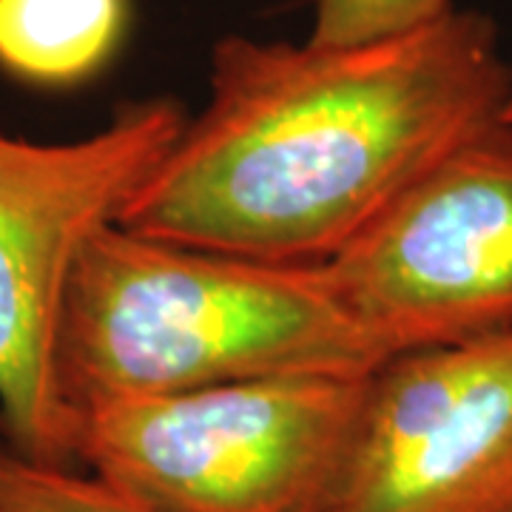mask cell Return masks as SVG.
<instances>
[{"mask_svg":"<svg viewBox=\"0 0 512 512\" xmlns=\"http://www.w3.org/2000/svg\"><path fill=\"white\" fill-rule=\"evenodd\" d=\"M510 92L498 26L476 9L362 46L225 35L208 103L117 225L268 265H325L498 120Z\"/></svg>","mask_w":512,"mask_h":512,"instance_id":"1","label":"cell"},{"mask_svg":"<svg viewBox=\"0 0 512 512\" xmlns=\"http://www.w3.org/2000/svg\"><path fill=\"white\" fill-rule=\"evenodd\" d=\"M384 359L319 265L214 254L117 222L77 256L55 330L57 390L74 421L100 404L220 384L356 379Z\"/></svg>","mask_w":512,"mask_h":512,"instance_id":"2","label":"cell"},{"mask_svg":"<svg viewBox=\"0 0 512 512\" xmlns=\"http://www.w3.org/2000/svg\"><path fill=\"white\" fill-rule=\"evenodd\" d=\"M367 376H285L80 413L77 467L157 512H325Z\"/></svg>","mask_w":512,"mask_h":512,"instance_id":"3","label":"cell"},{"mask_svg":"<svg viewBox=\"0 0 512 512\" xmlns=\"http://www.w3.org/2000/svg\"><path fill=\"white\" fill-rule=\"evenodd\" d=\"M174 97L131 100L86 137L35 143L0 131V427L20 456L77 467V421L55 379V330L77 256L180 137Z\"/></svg>","mask_w":512,"mask_h":512,"instance_id":"4","label":"cell"},{"mask_svg":"<svg viewBox=\"0 0 512 512\" xmlns=\"http://www.w3.org/2000/svg\"><path fill=\"white\" fill-rule=\"evenodd\" d=\"M319 268L387 359L510 330L512 123L464 137Z\"/></svg>","mask_w":512,"mask_h":512,"instance_id":"5","label":"cell"},{"mask_svg":"<svg viewBox=\"0 0 512 512\" xmlns=\"http://www.w3.org/2000/svg\"><path fill=\"white\" fill-rule=\"evenodd\" d=\"M325 512H512V328L384 359Z\"/></svg>","mask_w":512,"mask_h":512,"instance_id":"6","label":"cell"},{"mask_svg":"<svg viewBox=\"0 0 512 512\" xmlns=\"http://www.w3.org/2000/svg\"><path fill=\"white\" fill-rule=\"evenodd\" d=\"M128 0H0V69L29 86L72 89L120 52Z\"/></svg>","mask_w":512,"mask_h":512,"instance_id":"7","label":"cell"},{"mask_svg":"<svg viewBox=\"0 0 512 512\" xmlns=\"http://www.w3.org/2000/svg\"><path fill=\"white\" fill-rule=\"evenodd\" d=\"M0 512H157L77 467H49L0 441Z\"/></svg>","mask_w":512,"mask_h":512,"instance_id":"8","label":"cell"},{"mask_svg":"<svg viewBox=\"0 0 512 512\" xmlns=\"http://www.w3.org/2000/svg\"><path fill=\"white\" fill-rule=\"evenodd\" d=\"M308 40L316 46H362L407 35L444 18L453 0H311Z\"/></svg>","mask_w":512,"mask_h":512,"instance_id":"9","label":"cell"},{"mask_svg":"<svg viewBox=\"0 0 512 512\" xmlns=\"http://www.w3.org/2000/svg\"><path fill=\"white\" fill-rule=\"evenodd\" d=\"M501 120L512 123V92H510V97H507V106H504V111H501Z\"/></svg>","mask_w":512,"mask_h":512,"instance_id":"10","label":"cell"}]
</instances>
